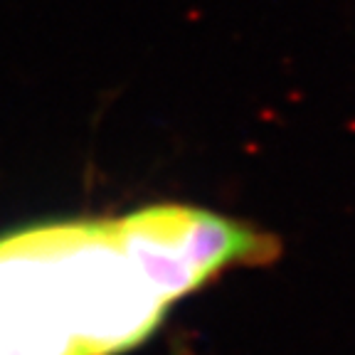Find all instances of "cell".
<instances>
[{
    "mask_svg": "<svg viewBox=\"0 0 355 355\" xmlns=\"http://www.w3.org/2000/svg\"><path fill=\"white\" fill-rule=\"evenodd\" d=\"M40 230L82 355H119L148 338L166 304L123 252L114 220L52 222Z\"/></svg>",
    "mask_w": 355,
    "mask_h": 355,
    "instance_id": "6da1fadb",
    "label": "cell"
},
{
    "mask_svg": "<svg viewBox=\"0 0 355 355\" xmlns=\"http://www.w3.org/2000/svg\"><path fill=\"white\" fill-rule=\"evenodd\" d=\"M116 237L141 277L163 304L237 264H264L277 257L272 237L230 217L188 205H150L114 220Z\"/></svg>",
    "mask_w": 355,
    "mask_h": 355,
    "instance_id": "7a4b0ae2",
    "label": "cell"
},
{
    "mask_svg": "<svg viewBox=\"0 0 355 355\" xmlns=\"http://www.w3.org/2000/svg\"><path fill=\"white\" fill-rule=\"evenodd\" d=\"M0 355H82L40 227L0 237Z\"/></svg>",
    "mask_w": 355,
    "mask_h": 355,
    "instance_id": "3957f363",
    "label": "cell"
}]
</instances>
